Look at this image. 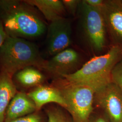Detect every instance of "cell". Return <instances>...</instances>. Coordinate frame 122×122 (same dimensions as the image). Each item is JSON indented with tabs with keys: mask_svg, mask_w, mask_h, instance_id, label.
I'll use <instances>...</instances> for the list:
<instances>
[{
	"mask_svg": "<svg viewBox=\"0 0 122 122\" xmlns=\"http://www.w3.org/2000/svg\"><path fill=\"white\" fill-rule=\"evenodd\" d=\"M17 92L12 77L0 71V122H5L6 109Z\"/></svg>",
	"mask_w": 122,
	"mask_h": 122,
	"instance_id": "13",
	"label": "cell"
},
{
	"mask_svg": "<svg viewBox=\"0 0 122 122\" xmlns=\"http://www.w3.org/2000/svg\"><path fill=\"white\" fill-rule=\"evenodd\" d=\"M71 23L65 17L60 18L50 22L47 30L46 50L52 56L69 48L71 43Z\"/></svg>",
	"mask_w": 122,
	"mask_h": 122,
	"instance_id": "7",
	"label": "cell"
},
{
	"mask_svg": "<svg viewBox=\"0 0 122 122\" xmlns=\"http://www.w3.org/2000/svg\"><path fill=\"white\" fill-rule=\"evenodd\" d=\"M101 10L107 32L114 43L122 47V2L121 0H104Z\"/></svg>",
	"mask_w": 122,
	"mask_h": 122,
	"instance_id": "9",
	"label": "cell"
},
{
	"mask_svg": "<svg viewBox=\"0 0 122 122\" xmlns=\"http://www.w3.org/2000/svg\"><path fill=\"white\" fill-rule=\"evenodd\" d=\"M78 14L84 38L89 47L97 54L106 46L107 30L100 8L92 7L81 0Z\"/></svg>",
	"mask_w": 122,
	"mask_h": 122,
	"instance_id": "5",
	"label": "cell"
},
{
	"mask_svg": "<svg viewBox=\"0 0 122 122\" xmlns=\"http://www.w3.org/2000/svg\"><path fill=\"white\" fill-rule=\"evenodd\" d=\"M111 78L112 82L116 84L122 91V59L114 67Z\"/></svg>",
	"mask_w": 122,
	"mask_h": 122,
	"instance_id": "16",
	"label": "cell"
},
{
	"mask_svg": "<svg viewBox=\"0 0 122 122\" xmlns=\"http://www.w3.org/2000/svg\"><path fill=\"white\" fill-rule=\"evenodd\" d=\"M81 58L74 49L67 48L52 56L46 60L43 69L49 73L59 78L73 74L81 66Z\"/></svg>",
	"mask_w": 122,
	"mask_h": 122,
	"instance_id": "8",
	"label": "cell"
},
{
	"mask_svg": "<svg viewBox=\"0 0 122 122\" xmlns=\"http://www.w3.org/2000/svg\"><path fill=\"white\" fill-rule=\"evenodd\" d=\"M61 92L65 101L66 110L74 122H89L93 109L95 92L86 86L72 83L59 78L53 86Z\"/></svg>",
	"mask_w": 122,
	"mask_h": 122,
	"instance_id": "4",
	"label": "cell"
},
{
	"mask_svg": "<svg viewBox=\"0 0 122 122\" xmlns=\"http://www.w3.org/2000/svg\"><path fill=\"white\" fill-rule=\"evenodd\" d=\"M121 1H122V0H121Z\"/></svg>",
	"mask_w": 122,
	"mask_h": 122,
	"instance_id": "22",
	"label": "cell"
},
{
	"mask_svg": "<svg viewBox=\"0 0 122 122\" xmlns=\"http://www.w3.org/2000/svg\"><path fill=\"white\" fill-rule=\"evenodd\" d=\"M122 59V47L113 45L107 52L94 56L76 72L62 78L91 87L96 92L112 81V71Z\"/></svg>",
	"mask_w": 122,
	"mask_h": 122,
	"instance_id": "2",
	"label": "cell"
},
{
	"mask_svg": "<svg viewBox=\"0 0 122 122\" xmlns=\"http://www.w3.org/2000/svg\"><path fill=\"white\" fill-rule=\"evenodd\" d=\"M12 78L20 86L25 88L37 87L43 83L45 77L39 69L34 66H28L19 71Z\"/></svg>",
	"mask_w": 122,
	"mask_h": 122,
	"instance_id": "14",
	"label": "cell"
},
{
	"mask_svg": "<svg viewBox=\"0 0 122 122\" xmlns=\"http://www.w3.org/2000/svg\"><path fill=\"white\" fill-rule=\"evenodd\" d=\"M105 112L111 122H122V91L111 82L96 92L94 102Z\"/></svg>",
	"mask_w": 122,
	"mask_h": 122,
	"instance_id": "6",
	"label": "cell"
},
{
	"mask_svg": "<svg viewBox=\"0 0 122 122\" xmlns=\"http://www.w3.org/2000/svg\"><path fill=\"white\" fill-rule=\"evenodd\" d=\"M45 61L38 46L27 39L7 36L0 48V71L12 77L28 66L43 70Z\"/></svg>",
	"mask_w": 122,
	"mask_h": 122,
	"instance_id": "3",
	"label": "cell"
},
{
	"mask_svg": "<svg viewBox=\"0 0 122 122\" xmlns=\"http://www.w3.org/2000/svg\"><path fill=\"white\" fill-rule=\"evenodd\" d=\"M66 10L71 15H75L77 13L79 5L81 0H62Z\"/></svg>",
	"mask_w": 122,
	"mask_h": 122,
	"instance_id": "17",
	"label": "cell"
},
{
	"mask_svg": "<svg viewBox=\"0 0 122 122\" xmlns=\"http://www.w3.org/2000/svg\"><path fill=\"white\" fill-rule=\"evenodd\" d=\"M84 2L88 5L95 8H100L103 4V0H84Z\"/></svg>",
	"mask_w": 122,
	"mask_h": 122,
	"instance_id": "19",
	"label": "cell"
},
{
	"mask_svg": "<svg viewBox=\"0 0 122 122\" xmlns=\"http://www.w3.org/2000/svg\"><path fill=\"white\" fill-rule=\"evenodd\" d=\"M31 6L38 9L44 18L50 22L64 17L66 9L60 0H25Z\"/></svg>",
	"mask_w": 122,
	"mask_h": 122,
	"instance_id": "12",
	"label": "cell"
},
{
	"mask_svg": "<svg viewBox=\"0 0 122 122\" xmlns=\"http://www.w3.org/2000/svg\"><path fill=\"white\" fill-rule=\"evenodd\" d=\"M93 122H108V121L103 117H99L95 119Z\"/></svg>",
	"mask_w": 122,
	"mask_h": 122,
	"instance_id": "21",
	"label": "cell"
},
{
	"mask_svg": "<svg viewBox=\"0 0 122 122\" xmlns=\"http://www.w3.org/2000/svg\"><path fill=\"white\" fill-rule=\"evenodd\" d=\"M7 36L2 22L0 20V48L4 43Z\"/></svg>",
	"mask_w": 122,
	"mask_h": 122,
	"instance_id": "20",
	"label": "cell"
},
{
	"mask_svg": "<svg viewBox=\"0 0 122 122\" xmlns=\"http://www.w3.org/2000/svg\"><path fill=\"white\" fill-rule=\"evenodd\" d=\"M33 101L36 111H39L44 105L54 103L66 109V105L61 92L54 86L40 85L27 93Z\"/></svg>",
	"mask_w": 122,
	"mask_h": 122,
	"instance_id": "11",
	"label": "cell"
},
{
	"mask_svg": "<svg viewBox=\"0 0 122 122\" xmlns=\"http://www.w3.org/2000/svg\"><path fill=\"white\" fill-rule=\"evenodd\" d=\"M48 122H74L71 116L57 107H50L46 109Z\"/></svg>",
	"mask_w": 122,
	"mask_h": 122,
	"instance_id": "15",
	"label": "cell"
},
{
	"mask_svg": "<svg viewBox=\"0 0 122 122\" xmlns=\"http://www.w3.org/2000/svg\"><path fill=\"white\" fill-rule=\"evenodd\" d=\"M8 122H42V118L38 113H31Z\"/></svg>",
	"mask_w": 122,
	"mask_h": 122,
	"instance_id": "18",
	"label": "cell"
},
{
	"mask_svg": "<svg viewBox=\"0 0 122 122\" xmlns=\"http://www.w3.org/2000/svg\"><path fill=\"white\" fill-rule=\"evenodd\" d=\"M35 111H36L35 104L27 93L17 92L6 109L5 122L34 113Z\"/></svg>",
	"mask_w": 122,
	"mask_h": 122,
	"instance_id": "10",
	"label": "cell"
},
{
	"mask_svg": "<svg viewBox=\"0 0 122 122\" xmlns=\"http://www.w3.org/2000/svg\"><path fill=\"white\" fill-rule=\"evenodd\" d=\"M35 9L25 0H0V20L7 35L27 39L44 35L47 26Z\"/></svg>",
	"mask_w": 122,
	"mask_h": 122,
	"instance_id": "1",
	"label": "cell"
}]
</instances>
